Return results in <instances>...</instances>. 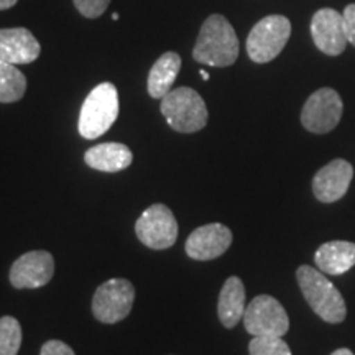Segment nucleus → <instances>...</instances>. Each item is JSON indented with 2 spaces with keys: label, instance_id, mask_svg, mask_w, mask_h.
Wrapping results in <instances>:
<instances>
[{
  "label": "nucleus",
  "instance_id": "14",
  "mask_svg": "<svg viewBox=\"0 0 355 355\" xmlns=\"http://www.w3.org/2000/svg\"><path fill=\"white\" fill-rule=\"evenodd\" d=\"M42 46L26 28H0V63L30 64L38 60Z\"/></svg>",
  "mask_w": 355,
  "mask_h": 355
},
{
  "label": "nucleus",
  "instance_id": "18",
  "mask_svg": "<svg viewBox=\"0 0 355 355\" xmlns=\"http://www.w3.org/2000/svg\"><path fill=\"white\" fill-rule=\"evenodd\" d=\"M181 69V58L175 51H166L157 60L148 73V94L153 99H163L171 91Z\"/></svg>",
  "mask_w": 355,
  "mask_h": 355
},
{
  "label": "nucleus",
  "instance_id": "12",
  "mask_svg": "<svg viewBox=\"0 0 355 355\" xmlns=\"http://www.w3.org/2000/svg\"><path fill=\"white\" fill-rule=\"evenodd\" d=\"M354 178V168L347 159L337 158L322 166L313 180V191L321 202H336L345 196Z\"/></svg>",
  "mask_w": 355,
  "mask_h": 355
},
{
  "label": "nucleus",
  "instance_id": "17",
  "mask_svg": "<svg viewBox=\"0 0 355 355\" xmlns=\"http://www.w3.org/2000/svg\"><path fill=\"white\" fill-rule=\"evenodd\" d=\"M245 286L239 277H230L222 286L217 303V314L222 326L232 329L243 319L245 313Z\"/></svg>",
  "mask_w": 355,
  "mask_h": 355
},
{
  "label": "nucleus",
  "instance_id": "21",
  "mask_svg": "<svg viewBox=\"0 0 355 355\" xmlns=\"http://www.w3.org/2000/svg\"><path fill=\"white\" fill-rule=\"evenodd\" d=\"M250 355H291V349L283 337H254L248 344Z\"/></svg>",
  "mask_w": 355,
  "mask_h": 355
},
{
  "label": "nucleus",
  "instance_id": "13",
  "mask_svg": "<svg viewBox=\"0 0 355 355\" xmlns=\"http://www.w3.org/2000/svg\"><path fill=\"white\" fill-rule=\"evenodd\" d=\"M232 232L224 224H207L198 227L186 241V254L193 260H214L227 252Z\"/></svg>",
  "mask_w": 355,
  "mask_h": 355
},
{
  "label": "nucleus",
  "instance_id": "4",
  "mask_svg": "<svg viewBox=\"0 0 355 355\" xmlns=\"http://www.w3.org/2000/svg\"><path fill=\"white\" fill-rule=\"evenodd\" d=\"M162 114L168 125L180 133L202 130L207 123V107L202 97L191 87H178L162 99Z\"/></svg>",
  "mask_w": 355,
  "mask_h": 355
},
{
  "label": "nucleus",
  "instance_id": "26",
  "mask_svg": "<svg viewBox=\"0 0 355 355\" xmlns=\"http://www.w3.org/2000/svg\"><path fill=\"white\" fill-rule=\"evenodd\" d=\"M331 355H354V352H352V350H349V349H337Z\"/></svg>",
  "mask_w": 355,
  "mask_h": 355
},
{
  "label": "nucleus",
  "instance_id": "6",
  "mask_svg": "<svg viewBox=\"0 0 355 355\" xmlns=\"http://www.w3.org/2000/svg\"><path fill=\"white\" fill-rule=\"evenodd\" d=\"M133 301H135V288L128 279H107L94 293L92 313L101 322H121L130 314Z\"/></svg>",
  "mask_w": 355,
  "mask_h": 355
},
{
  "label": "nucleus",
  "instance_id": "10",
  "mask_svg": "<svg viewBox=\"0 0 355 355\" xmlns=\"http://www.w3.org/2000/svg\"><path fill=\"white\" fill-rule=\"evenodd\" d=\"M55 273V260L50 252L33 250L15 260L10 268V283L19 290H35L50 283Z\"/></svg>",
  "mask_w": 355,
  "mask_h": 355
},
{
  "label": "nucleus",
  "instance_id": "7",
  "mask_svg": "<svg viewBox=\"0 0 355 355\" xmlns=\"http://www.w3.org/2000/svg\"><path fill=\"white\" fill-rule=\"evenodd\" d=\"M243 324L248 334L254 337H283L290 329L285 308L270 295H260L252 300L243 313Z\"/></svg>",
  "mask_w": 355,
  "mask_h": 355
},
{
  "label": "nucleus",
  "instance_id": "15",
  "mask_svg": "<svg viewBox=\"0 0 355 355\" xmlns=\"http://www.w3.org/2000/svg\"><path fill=\"white\" fill-rule=\"evenodd\" d=\"M316 266L326 275H343L355 265V243L334 241L322 243L314 254Z\"/></svg>",
  "mask_w": 355,
  "mask_h": 355
},
{
  "label": "nucleus",
  "instance_id": "11",
  "mask_svg": "<svg viewBox=\"0 0 355 355\" xmlns=\"http://www.w3.org/2000/svg\"><path fill=\"white\" fill-rule=\"evenodd\" d=\"M311 35L314 44L329 56L340 55L347 46L343 13L334 8H321L311 20Z\"/></svg>",
  "mask_w": 355,
  "mask_h": 355
},
{
  "label": "nucleus",
  "instance_id": "8",
  "mask_svg": "<svg viewBox=\"0 0 355 355\" xmlns=\"http://www.w3.org/2000/svg\"><path fill=\"white\" fill-rule=\"evenodd\" d=\"M135 232L144 245L153 250H165L175 245L178 239V222L165 204H153L139 217Z\"/></svg>",
  "mask_w": 355,
  "mask_h": 355
},
{
  "label": "nucleus",
  "instance_id": "16",
  "mask_svg": "<svg viewBox=\"0 0 355 355\" xmlns=\"http://www.w3.org/2000/svg\"><path fill=\"white\" fill-rule=\"evenodd\" d=\"M87 166L104 173H117L132 165L133 155L123 144H101L89 148L84 155Z\"/></svg>",
  "mask_w": 355,
  "mask_h": 355
},
{
  "label": "nucleus",
  "instance_id": "3",
  "mask_svg": "<svg viewBox=\"0 0 355 355\" xmlns=\"http://www.w3.org/2000/svg\"><path fill=\"white\" fill-rule=\"evenodd\" d=\"M119 115V92L112 83H101L89 92L79 112L78 130L81 137L94 140L104 135Z\"/></svg>",
  "mask_w": 355,
  "mask_h": 355
},
{
  "label": "nucleus",
  "instance_id": "2",
  "mask_svg": "<svg viewBox=\"0 0 355 355\" xmlns=\"http://www.w3.org/2000/svg\"><path fill=\"white\" fill-rule=\"evenodd\" d=\"M298 285L303 291L304 300L308 301L311 309L318 314L322 321L339 324L345 319L347 308L339 290L332 285L319 268L301 265L296 272Z\"/></svg>",
  "mask_w": 355,
  "mask_h": 355
},
{
  "label": "nucleus",
  "instance_id": "1",
  "mask_svg": "<svg viewBox=\"0 0 355 355\" xmlns=\"http://www.w3.org/2000/svg\"><path fill=\"white\" fill-rule=\"evenodd\" d=\"M239 50L237 33L229 20L222 15H211L201 26L193 58L201 64L227 68L237 61Z\"/></svg>",
  "mask_w": 355,
  "mask_h": 355
},
{
  "label": "nucleus",
  "instance_id": "28",
  "mask_svg": "<svg viewBox=\"0 0 355 355\" xmlns=\"http://www.w3.org/2000/svg\"><path fill=\"white\" fill-rule=\"evenodd\" d=\"M112 20H119V13H112Z\"/></svg>",
  "mask_w": 355,
  "mask_h": 355
},
{
  "label": "nucleus",
  "instance_id": "27",
  "mask_svg": "<svg viewBox=\"0 0 355 355\" xmlns=\"http://www.w3.org/2000/svg\"><path fill=\"white\" fill-rule=\"evenodd\" d=\"M199 74H201V78L204 79V81H207V79H209V73H207V71L201 69V71H199Z\"/></svg>",
  "mask_w": 355,
  "mask_h": 355
},
{
  "label": "nucleus",
  "instance_id": "25",
  "mask_svg": "<svg viewBox=\"0 0 355 355\" xmlns=\"http://www.w3.org/2000/svg\"><path fill=\"white\" fill-rule=\"evenodd\" d=\"M19 0H0V10H8L12 8Z\"/></svg>",
  "mask_w": 355,
  "mask_h": 355
},
{
  "label": "nucleus",
  "instance_id": "9",
  "mask_svg": "<svg viewBox=\"0 0 355 355\" xmlns=\"http://www.w3.org/2000/svg\"><path fill=\"white\" fill-rule=\"evenodd\" d=\"M343 99L334 89L322 87L313 92L306 101L303 112H301V123L306 130L313 133H327L334 130L343 117Z\"/></svg>",
  "mask_w": 355,
  "mask_h": 355
},
{
  "label": "nucleus",
  "instance_id": "5",
  "mask_svg": "<svg viewBox=\"0 0 355 355\" xmlns=\"http://www.w3.org/2000/svg\"><path fill=\"white\" fill-rule=\"evenodd\" d=\"M291 35V21L283 15H268L257 24L247 38V53L254 63L275 60L286 46Z\"/></svg>",
  "mask_w": 355,
  "mask_h": 355
},
{
  "label": "nucleus",
  "instance_id": "22",
  "mask_svg": "<svg viewBox=\"0 0 355 355\" xmlns=\"http://www.w3.org/2000/svg\"><path fill=\"white\" fill-rule=\"evenodd\" d=\"M74 7L86 19H97L107 10L110 0H73Z\"/></svg>",
  "mask_w": 355,
  "mask_h": 355
},
{
  "label": "nucleus",
  "instance_id": "24",
  "mask_svg": "<svg viewBox=\"0 0 355 355\" xmlns=\"http://www.w3.org/2000/svg\"><path fill=\"white\" fill-rule=\"evenodd\" d=\"M40 355H76L74 350L68 344L61 343V340H48L43 344Z\"/></svg>",
  "mask_w": 355,
  "mask_h": 355
},
{
  "label": "nucleus",
  "instance_id": "20",
  "mask_svg": "<svg viewBox=\"0 0 355 355\" xmlns=\"http://www.w3.org/2000/svg\"><path fill=\"white\" fill-rule=\"evenodd\" d=\"M21 345L20 322L12 316L0 318V355H17Z\"/></svg>",
  "mask_w": 355,
  "mask_h": 355
},
{
  "label": "nucleus",
  "instance_id": "23",
  "mask_svg": "<svg viewBox=\"0 0 355 355\" xmlns=\"http://www.w3.org/2000/svg\"><path fill=\"white\" fill-rule=\"evenodd\" d=\"M343 19L347 42L355 46V3H350V6L345 7V10L343 12Z\"/></svg>",
  "mask_w": 355,
  "mask_h": 355
},
{
  "label": "nucleus",
  "instance_id": "19",
  "mask_svg": "<svg viewBox=\"0 0 355 355\" xmlns=\"http://www.w3.org/2000/svg\"><path fill=\"white\" fill-rule=\"evenodd\" d=\"M26 91V78L13 64L0 63V102L12 104L20 101Z\"/></svg>",
  "mask_w": 355,
  "mask_h": 355
}]
</instances>
